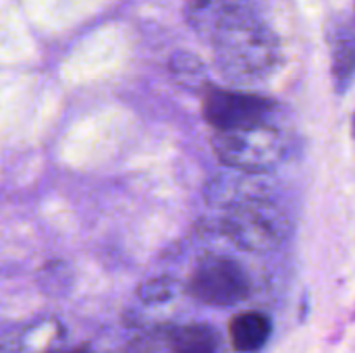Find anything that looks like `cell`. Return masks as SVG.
<instances>
[{"label":"cell","mask_w":355,"mask_h":353,"mask_svg":"<svg viewBox=\"0 0 355 353\" xmlns=\"http://www.w3.org/2000/svg\"><path fill=\"white\" fill-rule=\"evenodd\" d=\"M287 218L275 202L233 208L225 221V233L250 252H272L287 235Z\"/></svg>","instance_id":"cell-5"},{"label":"cell","mask_w":355,"mask_h":353,"mask_svg":"<svg viewBox=\"0 0 355 353\" xmlns=\"http://www.w3.org/2000/svg\"><path fill=\"white\" fill-rule=\"evenodd\" d=\"M331 75L337 94H345L355 79V31L352 25L339 23L329 33Z\"/></svg>","instance_id":"cell-7"},{"label":"cell","mask_w":355,"mask_h":353,"mask_svg":"<svg viewBox=\"0 0 355 353\" xmlns=\"http://www.w3.org/2000/svg\"><path fill=\"white\" fill-rule=\"evenodd\" d=\"M173 73L183 81V83H200L204 77V67L202 62L193 56V54H177L173 58Z\"/></svg>","instance_id":"cell-10"},{"label":"cell","mask_w":355,"mask_h":353,"mask_svg":"<svg viewBox=\"0 0 355 353\" xmlns=\"http://www.w3.org/2000/svg\"><path fill=\"white\" fill-rule=\"evenodd\" d=\"M272 196L275 189L268 177L243 171L223 173L208 185L210 202L227 206L229 210L260 202H272Z\"/></svg>","instance_id":"cell-6"},{"label":"cell","mask_w":355,"mask_h":353,"mask_svg":"<svg viewBox=\"0 0 355 353\" xmlns=\"http://www.w3.org/2000/svg\"><path fill=\"white\" fill-rule=\"evenodd\" d=\"M173 295V283L168 279L150 281L139 289V298L146 302H164Z\"/></svg>","instance_id":"cell-11"},{"label":"cell","mask_w":355,"mask_h":353,"mask_svg":"<svg viewBox=\"0 0 355 353\" xmlns=\"http://www.w3.org/2000/svg\"><path fill=\"white\" fill-rule=\"evenodd\" d=\"M69 353H87V347H79V350H73V352Z\"/></svg>","instance_id":"cell-12"},{"label":"cell","mask_w":355,"mask_h":353,"mask_svg":"<svg viewBox=\"0 0 355 353\" xmlns=\"http://www.w3.org/2000/svg\"><path fill=\"white\" fill-rule=\"evenodd\" d=\"M171 353H220V337L208 325L177 327L168 335Z\"/></svg>","instance_id":"cell-9"},{"label":"cell","mask_w":355,"mask_h":353,"mask_svg":"<svg viewBox=\"0 0 355 353\" xmlns=\"http://www.w3.org/2000/svg\"><path fill=\"white\" fill-rule=\"evenodd\" d=\"M187 21L204 37L218 71L237 83L268 79L283 60L279 35L252 0H187Z\"/></svg>","instance_id":"cell-1"},{"label":"cell","mask_w":355,"mask_h":353,"mask_svg":"<svg viewBox=\"0 0 355 353\" xmlns=\"http://www.w3.org/2000/svg\"><path fill=\"white\" fill-rule=\"evenodd\" d=\"M272 335V322L262 312L237 314L229 325V339L239 353L260 352Z\"/></svg>","instance_id":"cell-8"},{"label":"cell","mask_w":355,"mask_h":353,"mask_svg":"<svg viewBox=\"0 0 355 353\" xmlns=\"http://www.w3.org/2000/svg\"><path fill=\"white\" fill-rule=\"evenodd\" d=\"M187 291L202 304L229 308L250 295L252 281L239 262L225 256H208L193 270Z\"/></svg>","instance_id":"cell-3"},{"label":"cell","mask_w":355,"mask_h":353,"mask_svg":"<svg viewBox=\"0 0 355 353\" xmlns=\"http://www.w3.org/2000/svg\"><path fill=\"white\" fill-rule=\"evenodd\" d=\"M212 150L227 169L256 175L275 169L285 154L283 139L270 125L245 131H216Z\"/></svg>","instance_id":"cell-2"},{"label":"cell","mask_w":355,"mask_h":353,"mask_svg":"<svg viewBox=\"0 0 355 353\" xmlns=\"http://www.w3.org/2000/svg\"><path fill=\"white\" fill-rule=\"evenodd\" d=\"M277 104L270 98L233 92V89H210L204 98V119L216 131H245L266 127L275 114Z\"/></svg>","instance_id":"cell-4"}]
</instances>
